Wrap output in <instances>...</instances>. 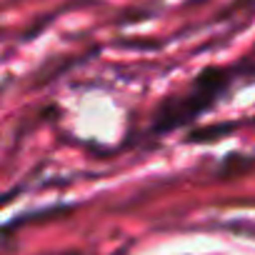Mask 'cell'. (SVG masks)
I'll use <instances>...</instances> for the list:
<instances>
[{
    "label": "cell",
    "mask_w": 255,
    "mask_h": 255,
    "mask_svg": "<svg viewBox=\"0 0 255 255\" xmlns=\"http://www.w3.org/2000/svg\"><path fill=\"white\" fill-rule=\"evenodd\" d=\"M230 80H233L230 70H225V68L203 70L183 95H173L165 103H160V108L153 115V133L165 135V133L175 130V128L195 120L200 113H205L208 108L215 105V100L225 93Z\"/></svg>",
    "instance_id": "1"
},
{
    "label": "cell",
    "mask_w": 255,
    "mask_h": 255,
    "mask_svg": "<svg viewBox=\"0 0 255 255\" xmlns=\"http://www.w3.org/2000/svg\"><path fill=\"white\" fill-rule=\"evenodd\" d=\"M248 63H255V53H253V55H248Z\"/></svg>",
    "instance_id": "2"
}]
</instances>
